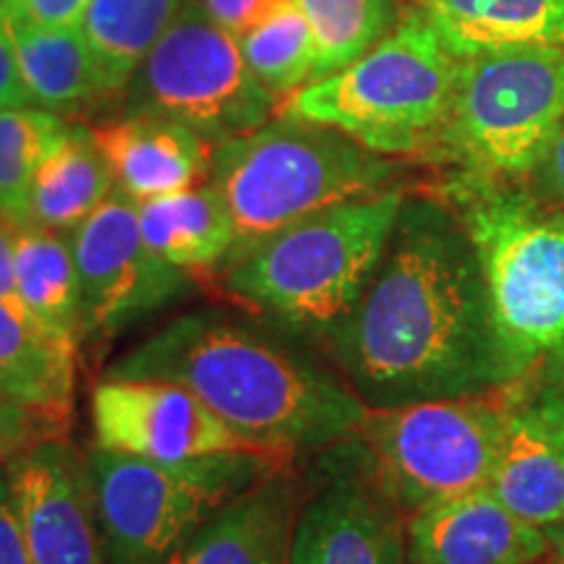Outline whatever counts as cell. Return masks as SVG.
<instances>
[{
  "label": "cell",
  "mask_w": 564,
  "mask_h": 564,
  "mask_svg": "<svg viewBox=\"0 0 564 564\" xmlns=\"http://www.w3.org/2000/svg\"><path fill=\"white\" fill-rule=\"evenodd\" d=\"M533 173L539 178V186H544L549 199L564 207V123L560 126V131H556V137L552 139V144H549L546 154L541 158Z\"/></svg>",
  "instance_id": "36"
},
{
  "label": "cell",
  "mask_w": 564,
  "mask_h": 564,
  "mask_svg": "<svg viewBox=\"0 0 564 564\" xmlns=\"http://www.w3.org/2000/svg\"><path fill=\"white\" fill-rule=\"evenodd\" d=\"M89 413L97 447L147 460L181 463L259 449L186 387L160 379H100Z\"/></svg>",
  "instance_id": "13"
},
{
  "label": "cell",
  "mask_w": 564,
  "mask_h": 564,
  "mask_svg": "<svg viewBox=\"0 0 564 564\" xmlns=\"http://www.w3.org/2000/svg\"><path fill=\"white\" fill-rule=\"evenodd\" d=\"M76 358L37 324L0 303V394L68 429L76 394Z\"/></svg>",
  "instance_id": "19"
},
{
  "label": "cell",
  "mask_w": 564,
  "mask_h": 564,
  "mask_svg": "<svg viewBox=\"0 0 564 564\" xmlns=\"http://www.w3.org/2000/svg\"><path fill=\"white\" fill-rule=\"evenodd\" d=\"M102 379H160L194 392L232 432L267 453L333 447L369 408L319 364L220 308L167 322L126 350Z\"/></svg>",
  "instance_id": "2"
},
{
  "label": "cell",
  "mask_w": 564,
  "mask_h": 564,
  "mask_svg": "<svg viewBox=\"0 0 564 564\" xmlns=\"http://www.w3.org/2000/svg\"><path fill=\"white\" fill-rule=\"evenodd\" d=\"M17 45L19 66L30 89L32 108L51 112H74L105 95L100 74L91 61L79 26L37 30L9 24Z\"/></svg>",
  "instance_id": "25"
},
{
  "label": "cell",
  "mask_w": 564,
  "mask_h": 564,
  "mask_svg": "<svg viewBox=\"0 0 564 564\" xmlns=\"http://www.w3.org/2000/svg\"><path fill=\"white\" fill-rule=\"evenodd\" d=\"M61 434H66V426L42 419V415L26 411V408L11 403L0 394V465L24 453L32 444Z\"/></svg>",
  "instance_id": "30"
},
{
  "label": "cell",
  "mask_w": 564,
  "mask_h": 564,
  "mask_svg": "<svg viewBox=\"0 0 564 564\" xmlns=\"http://www.w3.org/2000/svg\"><path fill=\"white\" fill-rule=\"evenodd\" d=\"M0 564H32L24 535H21L17 507H13L6 465H0Z\"/></svg>",
  "instance_id": "34"
},
{
  "label": "cell",
  "mask_w": 564,
  "mask_h": 564,
  "mask_svg": "<svg viewBox=\"0 0 564 564\" xmlns=\"http://www.w3.org/2000/svg\"><path fill=\"white\" fill-rule=\"evenodd\" d=\"M299 484L291 463L209 514L167 564H288Z\"/></svg>",
  "instance_id": "16"
},
{
  "label": "cell",
  "mask_w": 564,
  "mask_h": 564,
  "mask_svg": "<svg viewBox=\"0 0 564 564\" xmlns=\"http://www.w3.org/2000/svg\"><path fill=\"white\" fill-rule=\"evenodd\" d=\"M70 126L42 108L0 110V215L26 225V199L42 160L66 139Z\"/></svg>",
  "instance_id": "28"
},
{
  "label": "cell",
  "mask_w": 564,
  "mask_h": 564,
  "mask_svg": "<svg viewBox=\"0 0 564 564\" xmlns=\"http://www.w3.org/2000/svg\"><path fill=\"white\" fill-rule=\"evenodd\" d=\"M423 11L460 61L499 47H564V0H432Z\"/></svg>",
  "instance_id": "21"
},
{
  "label": "cell",
  "mask_w": 564,
  "mask_h": 564,
  "mask_svg": "<svg viewBox=\"0 0 564 564\" xmlns=\"http://www.w3.org/2000/svg\"><path fill=\"white\" fill-rule=\"evenodd\" d=\"M415 3H421V6H423V9H426V6H429V3H432V0H415Z\"/></svg>",
  "instance_id": "38"
},
{
  "label": "cell",
  "mask_w": 564,
  "mask_h": 564,
  "mask_svg": "<svg viewBox=\"0 0 564 564\" xmlns=\"http://www.w3.org/2000/svg\"><path fill=\"white\" fill-rule=\"evenodd\" d=\"M505 434L486 484L525 523H564V453L525 405L505 392Z\"/></svg>",
  "instance_id": "18"
},
{
  "label": "cell",
  "mask_w": 564,
  "mask_h": 564,
  "mask_svg": "<svg viewBox=\"0 0 564 564\" xmlns=\"http://www.w3.org/2000/svg\"><path fill=\"white\" fill-rule=\"evenodd\" d=\"M17 232L19 223L0 215V303L30 319L17 285ZM32 322V319H30Z\"/></svg>",
  "instance_id": "35"
},
{
  "label": "cell",
  "mask_w": 564,
  "mask_h": 564,
  "mask_svg": "<svg viewBox=\"0 0 564 564\" xmlns=\"http://www.w3.org/2000/svg\"><path fill=\"white\" fill-rule=\"evenodd\" d=\"M394 175L398 165L384 154L366 150L333 126L282 112L215 144L209 183L236 223L230 253L236 259L312 212L387 192Z\"/></svg>",
  "instance_id": "5"
},
{
  "label": "cell",
  "mask_w": 564,
  "mask_h": 564,
  "mask_svg": "<svg viewBox=\"0 0 564 564\" xmlns=\"http://www.w3.org/2000/svg\"><path fill=\"white\" fill-rule=\"evenodd\" d=\"M186 0H89L79 32L105 91L129 87L137 68L171 30Z\"/></svg>",
  "instance_id": "24"
},
{
  "label": "cell",
  "mask_w": 564,
  "mask_h": 564,
  "mask_svg": "<svg viewBox=\"0 0 564 564\" xmlns=\"http://www.w3.org/2000/svg\"><path fill=\"white\" fill-rule=\"evenodd\" d=\"M460 58L426 11H411L356 63L285 97V116L333 126L366 150L398 158L442 144Z\"/></svg>",
  "instance_id": "6"
},
{
  "label": "cell",
  "mask_w": 564,
  "mask_h": 564,
  "mask_svg": "<svg viewBox=\"0 0 564 564\" xmlns=\"http://www.w3.org/2000/svg\"><path fill=\"white\" fill-rule=\"evenodd\" d=\"M274 3L278 0H196V6L215 24H220L236 37H241L257 21H262Z\"/></svg>",
  "instance_id": "32"
},
{
  "label": "cell",
  "mask_w": 564,
  "mask_h": 564,
  "mask_svg": "<svg viewBox=\"0 0 564 564\" xmlns=\"http://www.w3.org/2000/svg\"><path fill=\"white\" fill-rule=\"evenodd\" d=\"M312 484L288 564H408L405 512L377 484L356 434L316 463Z\"/></svg>",
  "instance_id": "12"
},
{
  "label": "cell",
  "mask_w": 564,
  "mask_h": 564,
  "mask_svg": "<svg viewBox=\"0 0 564 564\" xmlns=\"http://www.w3.org/2000/svg\"><path fill=\"white\" fill-rule=\"evenodd\" d=\"M116 188L147 202L202 186L212 175L215 144L186 126L154 116H126L91 129Z\"/></svg>",
  "instance_id": "17"
},
{
  "label": "cell",
  "mask_w": 564,
  "mask_h": 564,
  "mask_svg": "<svg viewBox=\"0 0 564 564\" xmlns=\"http://www.w3.org/2000/svg\"><path fill=\"white\" fill-rule=\"evenodd\" d=\"M17 285L30 319L68 348H82V299L70 238L40 225H19Z\"/></svg>",
  "instance_id": "22"
},
{
  "label": "cell",
  "mask_w": 564,
  "mask_h": 564,
  "mask_svg": "<svg viewBox=\"0 0 564 564\" xmlns=\"http://www.w3.org/2000/svg\"><path fill=\"white\" fill-rule=\"evenodd\" d=\"M319 337L366 408L502 387L478 253L457 215L426 199H405L364 295Z\"/></svg>",
  "instance_id": "1"
},
{
  "label": "cell",
  "mask_w": 564,
  "mask_h": 564,
  "mask_svg": "<svg viewBox=\"0 0 564 564\" xmlns=\"http://www.w3.org/2000/svg\"><path fill=\"white\" fill-rule=\"evenodd\" d=\"M564 123V47L518 45L460 61L442 150L465 173H533Z\"/></svg>",
  "instance_id": "8"
},
{
  "label": "cell",
  "mask_w": 564,
  "mask_h": 564,
  "mask_svg": "<svg viewBox=\"0 0 564 564\" xmlns=\"http://www.w3.org/2000/svg\"><path fill=\"white\" fill-rule=\"evenodd\" d=\"M403 204L400 188H387L312 212L230 259L225 291L280 327L319 337L364 295Z\"/></svg>",
  "instance_id": "4"
},
{
  "label": "cell",
  "mask_w": 564,
  "mask_h": 564,
  "mask_svg": "<svg viewBox=\"0 0 564 564\" xmlns=\"http://www.w3.org/2000/svg\"><path fill=\"white\" fill-rule=\"evenodd\" d=\"M11 108H32V100L24 84V74H21L11 30L6 19L0 17V110Z\"/></svg>",
  "instance_id": "33"
},
{
  "label": "cell",
  "mask_w": 564,
  "mask_h": 564,
  "mask_svg": "<svg viewBox=\"0 0 564 564\" xmlns=\"http://www.w3.org/2000/svg\"><path fill=\"white\" fill-rule=\"evenodd\" d=\"M126 116L167 118L212 144L272 118L278 97L253 76L236 34L186 3L129 82Z\"/></svg>",
  "instance_id": "10"
},
{
  "label": "cell",
  "mask_w": 564,
  "mask_h": 564,
  "mask_svg": "<svg viewBox=\"0 0 564 564\" xmlns=\"http://www.w3.org/2000/svg\"><path fill=\"white\" fill-rule=\"evenodd\" d=\"M293 3L303 11L314 34L312 82L356 63L400 24L394 0H293Z\"/></svg>",
  "instance_id": "26"
},
{
  "label": "cell",
  "mask_w": 564,
  "mask_h": 564,
  "mask_svg": "<svg viewBox=\"0 0 564 564\" xmlns=\"http://www.w3.org/2000/svg\"><path fill=\"white\" fill-rule=\"evenodd\" d=\"M405 541L408 564H535L549 552L544 528L507 510L486 486L408 514Z\"/></svg>",
  "instance_id": "15"
},
{
  "label": "cell",
  "mask_w": 564,
  "mask_h": 564,
  "mask_svg": "<svg viewBox=\"0 0 564 564\" xmlns=\"http://www.w3.org/2000/svg\"><path fill=\"white\" fill-rule=\"evenodd\" d=\"M243 58L274 97H288L314 76V34L293 0H278L262 21L238 37Z\"/></svg>",
  "instance_id": "27"
},
{
  "label": "cell",
  "mask_w": 564,
  "mask_h": 564,
  "mask_svg": "<svg viewBox=\"0 0 564 564\" xmlns=\"http://www.w3.org/2000/svg\"><path fill=\"white\" fill-rule=\"evenodd\" d=\"M505 434V405L486 394L369 408L356 436L382 491L405 514L491 478Z\"/></svg>",
  "instance_id": "9"
},
{
  "label": "cell",
  "mask_w": 564,
  "mask_h": 564,
  "mask_svg": "<svg viewBox=\"0 0 564 564\" xmlns=\"http://www.w3.org/2000/svg\"><path fill=\"white\" fill-rule=\"evenodd\" d=\"M112 192L116 178L100 147L91 139V131L70 126L66 139L34 173L26 199V223L70 232Z\"/></svg>",
  "instance_id": "23"
},
{
  "label": "cell",
  "mask_w": 564,
  "mask_h": 564,
  "mask_svg": "<svg viewBox=\"0 0 564 564\" xmlns=\"http://www.w3.org/2000/svg\"><path fill=\"white\" fill-rule=\"evenodd\" d=\"M68 238L79 274L82 345L110 343L194 291L192 272L150 249L139 204L118 188Z\"/></svg>",
  "instance_id": "11"
},
{
  "label": "cell",
  "mask_w": 564,
  "mask_h": 564,
  "mask_svg": "<svg viewBox=\"0 0 564 564\" xmlns=\"http://www.w3.org/2000/svg\"><path fill=\"white\" fill-rule=\"evenodd\" d=\"M549 539V552H546V564H564V523L544 528Z\"/></svg>",
  "instance_id": "37"
},
{
  "label": "cell",
  "mask_w": 564,
  "mask_h": 564,
  "mask_svg": "<svg viewBox=\"0 0 564 564\" xmlns=\"http://www.w3.org/2000/svg\"><path fill=\"white\" fill-rule=\"evenodd\" d=\"M6 474L32 564H105L87 453L51 436L11 457Z\"/></svg>",
  "instance_id": "14"
},
{
  "label": "cell",
  "mask_w": 564,
  "mask_h": 564,
  "mask_svg": "<svg viewBox=\"0 0 564 564\" xmlns=\"http://www.w3.org/2000/svg\"><path fill=\"white\" fill-rule=\"evenodd\" d=\"M444 192L481 262L499 379L512 387L564 350V207L474 173Z\"/></svg>",
  "instance_id": "3"
},
{
  "label": "cell",
  "mask_w": 564,
  "mask_h": 564,
  "mask_svg": "<svg viewBox=\"0 0 564 564\" xmlns=\"http://www.w3.org/2000/svg\"><path fill=\"white\" fill-rule=\"evenodd\" d=\"M510 398L525 405L564 453V350L549 356L523 382L505 387Z\"/></svg>",
  "instance_id": "29"
},
{
  "label": "cell",
  "mask_w": 564,
  "mask_h": 564,
  "mask_svg": "<svg viewBox=\"0 0 564 564\" xmlns=\"http://www.w3.org/2000/svg\"><path fill=\"white\" fill-rule=\"evenodd\" d=\"M89 0H0V17L6 24L63 30L79 24Z\"/></svg>",
  "instance_id": "31"
},
{
  "label": "cell",
  "mask_w": 564,
  "mask_h": 564,
  "mask_svg": "<svg viewBox=\"0 0 564 564\" xmlns=\"http://www.w3.org/2000/svg\"><path fill=\"white\" fill-rule=\"evenodd\" d=\"M282 463L291 455L264 449L160 463L91 444L87 470L105 564H167L209 514Z\"/></svg>",
  "instance_id": "7"
},
{
  "label": "cell",
  "mask_w": 564,
  "mask_h": 564,
  "mask_svg": "<svg viewBox=\"0 0 564 564\" xmlns=\"http://www.w3.org/2000/svg\"><path fill=\"white\" fill-rule=\"evenodd\" d=\"M144 241L186 272L223 270L236 246V223L212 183L139 202Z\"/></svg>",
  "instance_id": "20"
}]
</instances>
